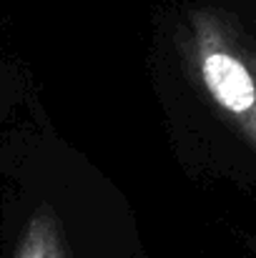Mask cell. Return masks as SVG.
Masks as SVG:
<instances>
[{
  "label": "cell",
  "instance_id": "obj_1",
  "mask_svg": "<svg viewBox=\"0 0 256 258\" xmlns=\"http://www.w3.org/2000/svg\"><path fill=\"white\" fill-rule=\"evenodd\" d=\"M201 76L211 98L226 113L236 118L256 113V81L234 53L224 48H206L201 58Z\"/></svg>",
  "mask_w": 256,
  "mask_h": 258
},
{
  "label": "cell",
  "instance_id": "obj_2",
  "mask_svg": "<svg viewBox=\"0 0 256 258\" xmlns=\"http://www.w3.org/2000/svg\"><path fill=\"white\" fill-rule=\"evenodd\" d=\"M15 258H63L58 233H56V228L48 218L40 216L28 226Z\"/></svg>",
  "mask_w": 256,
  "mask_h": 258
}]
</instances>
